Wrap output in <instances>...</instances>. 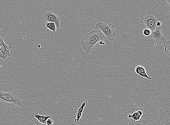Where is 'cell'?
Returning <instances> with one entry per match:
<instances>
[{
	"label": "cell",
	"instance_id": "9a60e30c",
	"mask_svg": "<svg viewBox=\"0 0 170 125\" xmlns=\"http://www.w3.org/2000/svg\"><path fill=\"white\" fill-rule=\"evenodd\" d=\"M82 113L77 112L76 118L75 120V122L77 123V124H78V123H79L80 120L82 117Z\"/></svg>",
	"mask_w": 170,
	"mask_h": 125
},
{
	"label": "cell",
	"instance_id": "ffe728a7",
	"mask_svg": "<svg viewBox=\"0 0 170 125\" xmlns=\"http://www.w3.org/2000/svg\"><path fill=\"white\" fill-rule=\"evenodd\" d=\"M3 39L1 38V37L0 36V46L1 45V41L3 40Z\"/></svg>",
	"mask_w": 170,
	"mask_h": 125
},
{
	"label": "cell",
	"instance_id": "d6986e66",
	"mask_svg": "<svg viewBox=\"0 0 170 125\" xmlns=\"http://www.w3.org/2000/svg\"><path fill=\"white\" fill-rule=\"evenodd\" d=\"M99 45L104 46L105 45V43L104 42V41H103L102 40H101L99 41Z\"/></svg>",
	"mask_w": 170,
	"mask_h": 125
},
{
	"label": "cell",
	"instance_id": "8992f818",
	"mask_svg": "<svg viewBox=\"0 0 170 125\" xmlns=\"http://www.w3.org/2000/svg\"><path fill=\"white\" fill-rule=\"evenodd\" d=\"M44 18L47 22H52L55 24L56 28L59 29L60 24V18L52 11H47L44 13Z\"/></svg>",
	"mask_w": 170,
	"mask_h": 125
},
{
	"label": "cell",
	"instance_id": "5b68a950",
	"mask_svg": "<svg viewBox=\"0 0 170 125\" xmlns=\"http://www.w3.org/2000/svg\"><path fill=\"white\" fill-rule=\"evenodd\" d=\"M161 26L156 27L155 30L152 32L151 37L155 41L156 43L163 44L164 46L167 41L161 32Z\"/></svg>",
	"mask_w": 170,
	"mask_h": 125
},
{
	"label": "cell",
	"instance_id": "7c38bea8",
	"mask_svg": "<svg viewBox=\"0 0 170 125\" xmlns=\"http://www.w3.org/2000/svg\"><path fill=\"white\" fill-rule=\"evenodd\" d=\"M170 41H166L165 46L164 47V51L166 54L169 56V57L170 56Z\"/></svg>",
	"mask_w": 170,
	"mask_h": 125
},
{
	"label": "cell",
	"instance_id": "7a4b0ae2",
	"mask_svg": "<svg viewBox=\"0 0 170 125\" xmlns=\"http://www.w3.org/2000/svg\"><path fill=\"white\" fill-rule=\"evenodd\" d=\"M115 25L110 23L109 25L104 23H98L95 26V29L100 30L104 34V39L110 41L114 40L116 34L114 30Z\"/></svg>",
	"mask_w": 170,
	"mask_h": 125
},
{
	"label": "cell",
	"instance_id": "5bb4252c",
	"mask_svg": "<svg viewBox=\"0 0 170 125\" xmlns=\"http://www.w3.org/2000/svg\"><path fill=\"white\" fill-rule=\"evenodd\" d=\"M152 32L151 31L148 29H145L142 31V33H143V35L147 37L151 35Z\"/></svg>",
	"mask_w": 170,
	"mask_h": 125
},
{
	"label": "cell",
	"instance_id": "4fadbf2b",
	"mask_svg": "<svg viewBox=\"0 0 170 125\" xmlns=\"http://www.w3.org/2000/svg\"><path fill=\"white\" fill-rule=\"evenodd\" d=\"M88 105V101H85L83 103H82L81 107L78 109V113H82L83 112L84 107H87V105Z\"/></svg>",
	"mask_w": 170,
	"mask_h": 125
},
{
	"label": "cell",
	"instance_id": "3957f363",
	"mask_svg": "<svg viewBox=\"0 0 170 125\" xmlns=\"http://www.w3.org/2000/svg\"><path fill=\"white\" fill-rule=\"evenodd\" d=\"M0 101L9 107H13L14 105L20 106L22 104L21 100L15 92L0 91Z\"/></svg>",
	"mask_w": 170,
	"mask_h": 125
},
{
	"label": "cell",
	"instance_id": "30bf717a",
	"mask_svg": "<svg viewBox=\"0 0 170 125\" xmlns=\"http://www.w3.org/2000/svg\"><path fill=\"white\" fill-rule=\"evenodd\" d=\"M142 114V112L141 111H139L138 112L134 113L132 115H129L128 117H132L134 120L137 121L140 119Z\"/></svg>",
	"mask_w": 170,
	"mask_h": 125
},
{
	"label": "cell",
	"instance_id": "277c9868",
	"mask_svg": "<svg viewBox=\"0 0 170 125\" xmlns=\"http://www.w3.org/2000/svg\"><path fill=\"white\" fill-rule=\"evenodd\" d=\"M158 21L155 17L153 16L151 14H148L146 16L142 18L140 21V23L145 24L146 29H148L153 32L156 28V25Z\"/></svg>",
	"mask_w": 170,
	"mask_h": 125
},
{
	"label": "cell",
	"instance_id": "44dd1931",
	"mask_svg": "<svg viewBox=\"0 0 170 125\" xmlns=\"http://www.w3.org/2000/svg\"><path fill=\"white\" fill-rule=\"evenodd\" d=\"M167 1L168 5H169V6L170 7V0H167V1Z\"/></svg>",
	"mask_w": 170,
	"mask_h": 125
},
{
	"label": "cell",
	"instance_id": "ac0fdd59",
	"mask_svg": "<svg viewBox=\"0 0 170 125\" xmlns=\"http://www.w3.org/2000/svg\"><path fill=\"white\" fill-rule=\"evenodd\" d=\"M161 25H162V23L158 21L157 22V23H156V26L157 27H159L161 26Z\"/></svg>",
	"mask_w": 170,
	"mask_h": 125
},
{
	"label": "cell",
	"instance_id": "52a82bcc",
	"mask_svg": "<svg viewBox=\"0 0 170 125\" xmlns=\"http://www.w3.org/2000/svg\"><path fill=\"white\" fill-rule=\"evenodd\" d=\"M135 72L137 74L139 75L142 77L145 78L149 80H151L150 77L147 74L145 68L142 66L138 65L136 67Z\"/></svg>",
	"mask_w": 170,
	"mask_h": 125
},
{
	"label": "cell",
	"instance_id": "e0dca14e",
	"mask_svg": "<svg viewBox=\"0 0 170 125\" xmlns=\"http://www.w3.org/2000/svg\"><path fill=\"white\" fill-rule=\"evenodd\" d=\"M0 59H2L3 60H4L5 58L4 54H3V53L2 51H1L0 49Z\"/></svg>",
	"mask_w": 170,
	"mask_h": 125
},
{
	"label": "cell",
	"instance_id": "9c48e42d",
	"mask_svg": "<svg viewBox=\"0 0 170 125\" xmlns=\"http://www.w3.org/2000/svg\"><path fill=\"white\" fill-rule=\"evenodd\" d=\"M32 115L34 118L37 119L39 122L42 124H46V121L48 119H51V117L50 116H45L40 115L37 112H35Z\"/></svg>",
	"mask_w": 170,
	"mask_h": 125
},
{
	"label": "cell",
	"instance_id": "6da1fadb",
	"mask_svg": "<svg viewBox=\"0 0 170 125\" xmlns=\"http://www.w3.org/2000/svg\"><path fill=\"white\" fill-rule=\"evenodd\" d=\"M104 39V34L100 30L95 29L84 36L80 42L82 49L86 53L92 52V49L96 44Z\"/></svg>",
	"mask_w": 170,
	"mask_h": 125
},
{
	"label": "cell",
	"instance_id": "603a6c76",
	"mask_svg": "<svg viewBox=\"0 0 170 125\" xmlns=\"http://www.w3.org/2000/svg\"><path fill=\"white\" fill-rule=\"evenodd\" d=\"M2 29H0V31H2Z\"/></svg>",
	"mask_w": 170,
	"mask_h": 125
},
{
	"label": "cell",
	"instance_id": "ba28073f",
	"mask_svg": "<svg viewBox=\"0 0 170 125\" xmlns=\"http://www.w3.org/2000/svg\"><path fill=\"white\" fill-rule=\"evenodd\" d=\"M11 49V46L7 45L3 39L1 41V45L0 46V49L4 54L5 59H7L8 56L10 57L11 56V54L10 52V49Z\"/></svg>",
	"mask_w": 170,
	"mask_h": 125
},
{
	"label": "cell",
	"instance_id": "7402d4cb",
	"mask_svg": "<svg viewBox=\"0 0 170 125\" xmlns=\"http://www.w3.org/2000/svg\"><path fill=\"white\" fill-rule=\"evenodd\" d=\"M40 45H38L37 47H38V48H40Z\"/></svg>",
	"mask_w": 170,
	"mask_h": 125
},
{
	"label": "cell",
	"instance_id": "2e32d148",
	"mask_svg": "<svg viewBox=\"0 0 170 125\" xmlns=\"http://www.w3.org/2000/svg\"><path fill=\"white\" fill-rule=\"evenodd\" d=\"M54 121H52L51 119H48L46 121V125H53L54 124Z\"/></svg>",
	"mask_w": 170,
	"mask_h": 125
},
{
	"label": "cell",
	"instance_id": "8fae6325",
	"mask_svg": "<svg viewBox=\"0 0 170 125\" xmlns=\"http://www.w3.org/2000/svg\"><path fill=\"white\" fill-rule=\"evenodd\" d=\"M45 26L47 28L49 29L53 32H56V27L55 24L52 22H47L46 23Z\"/></svg>",
	"mask_w": 170,
	"mask_h": 125
}]
</instances>
